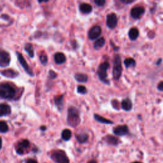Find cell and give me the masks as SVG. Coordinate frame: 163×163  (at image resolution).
I'll return each instance as SVG.
<instances>
[{
  "label": "cell",
  "instance_id": "obj_1",
  "mask_svg": "<svg viewBox=\"0 0 163 163\" xmlns=\"http://www.w3.org/2000/svg\"><path fill=\"white\" fill-rule=\"evenodd\" d=\"M67 122L68 124L73 127H75L80 124V113L78 109L73 106H71L69 108L68 112Z\"/></svg>",
  "mask_w": 163,
  "mask_h": 163
},
{
  "label": "cell",
  "instance_id": "obj_2",
  "mask_svg": "<svg viewBox=\"0 0 163 163\" xmlns=\"http://www.w3.org/2000/svg\"><path fill=\"white\" fill-rule=\"evenodd\" d=\"M15 95V91L12 86L8 84H0V97L4 99H12Z\"/></svg>",
  "mask_w": 163,
  "mask_h": 163
},
{
  "label": "cell",
  "instance_id": "obj_3",
  "mask_svg": "<svg viewBox=\"0 0 163 163\" xmlns=\"http://www.w3.org/2000/svg\"><path fill=\"white\" fill-rule=\"evenodd\" d=\"M109 67V63L108 62H104L100 64L98 70L97 71V74L100 80L106 85H110V82L107 79V71Z\"/></svg>",
  "mask_w": 163,
  "mask_h": 163
},
{
  "label": "cell",
  "instance_id": "obj_4",
  "mask_svg": "<svg viewBox=\"0 0 163 163\" xmlns=\"http://www.w3.org/2000/svg\"><path fill=\"white\" fill-rule=\"evenodd\" d=\"M122 72L121 58L119 55H117L115 58L113 67V77L115 80H118L121 78Z\"/></svg>",
  "mask_w": 163,
  "mask_h": 163
},
{
  "label": "cell",
  "instance_id": "obj_5",
  "mask_svg": "<svg viewBox=\"0 0 163 163\" xmlns=\"http://www.w3.org/2000/svg\"><path fill=\"white\" fill-rule=\"evenodd\" d=\"M51 159L56 163H70L66 153L62 150H56L51 155Z\"/></svg>",
  "mask_w": 163,
  "mask_h": 163
},
{
  "label": "cell",
  "instance_id": "obj_6",
  "mask_svg": "<svg viewBox=\"0 0 163 163\" xmlns=\"http://www.w3.org/2000/svg\"><path fill=\"white\" fill-rule=\"evenodd\" d=\"M17 58H18V60H19L20 64H21V66H23V68H24L25 71L29 76H31V77H33L34 73H33V72H32L31 68L29 67L28 64L27 63L24 58L23 56V55H22V54H20L19 52H17Z\"/></svg>",
  "mask_w": 163,
  "mask_h": 163
},
{
  "label": "cell",
  "instance_id": "obj_7",
  "mask_svg": "<svg viewBox=\"0 0 163 163\" xmlns=\"http://www.w3.org/2000/svg\"><path fill=\"white\" fill-rule=\"evenodd\" d=\"M118 23V19L117 17L115 14L112 13L110 14H108L106 17V26L110 28V29H114Z\"/></svg>",
  "mask_w": 163,
  "mask_h": 163
},
{
  "label": "cell",
  "instance_id": "obj_8",
  "mask_svg": "<svg viewBox=\"0 0 163 163\" xmlns=\"http://www.w3.org/2000/svg\"><path fill=\"white\" fill-rule=\"evenodd\" d=\"M10 62V54L5 51H0V66L6 67Z\"/></svg>",
  "mask_w": 163,
  "mask_h": 163
},
{
  "label": "cell",
  "instance_id": "obj_9",
  "mask_svg": "<svg viewBox=\"0 0 163 163\" xmlns=\"http://www.w3.org/2000/svg\"><path fill=\"white\" fill-rule=\"evenodd\" d=\"M101 28L99 26H93L89 31V38L90 40H94L97 38L101 35Z\"/></svg>",
  "mask_w": 163,
  "mask_h": 163
},
{
  "label": "cell",
  "instance_id": "obj_10",
  "mask_svg": "<svg viewBox=\"0 0 163 163\" xmlns=\"http://www.w3.org/2000/svg\"><path fill=\"white\" fill-rule=\"evenodd\" d=\"M145 8L142 6H136L131 9L130 14L133 19H138L145 13Z\"/></svg>",
  "mask_w": 163,
  "mask_h": 163
},
{
  "label": "cell",
  "instance_id": "obj_11",
  "mask_svg": "<svg viewBox=\"0 0 163 163\" xmlns=\"http://www.w3.org/2000/svg\"><path fill=\"white\" fill-rule=\"evenodd\" d=\"M29 147V142L27 139H23L19 142L16 151L18 154H23L24 151Z\"/></svg>",
  "mask_w": 163,
  "mask_h": 163
},
{
  "label": "cell",
  "instance_id": "obj_12",
  "mask_svg": "<svg viewBox=\"0 0 163 163\" xmlns=\"http://www.w3.org/2000/svg\"><path fill=\"white\" fill-rule=\"evenodd\" d=\"M129 132V129L127 126L122 125L118 126L114 129V133L117 136H122L127 135Z\"/></svg>",
  "mask_w": 163,
  "mask_h": 163
},
{
  "label": "cell",
  "instance_id": "obj_13",
  "mask_svg": "<svg viewBox=\"0 0 163 163\" xmlns=\"http://www.w3.org/2000/svg\"><path fill=\"white\" fill-rule=\"evenodd\" d=\"M66 58L64 54L61 52H57L54 55V61L58 64H62L66 61Z\"/></svg>",
  "mask_w": 163,
  "mask_h": 163
},
{
  "label": "cell",
  "instance_id": "obj_14",
  "mask_svg": "<svg viewBox=\"0 0 163 163\" xmlns=\"http://www.w3.org/2000/svg\"><path fill=\"white\" fill-rule=\"evenodd\" d=\"M11 113L10 106L6 104H0V117L6 116Z\"/></svg>",
  "mask_w": 163,
  "mask_h": 163
},
{
  "label": "cell",
  "instance_id": "obj_15",
  "mask_svg": "<svg viewBox=\"0 0 163 163\" xmlns=\"http://www.w3.org/2000/svg\"><path fill=\"white\" fill-rule=\"evenodd\" d=\"M0 73H1V74L3 76H4V77H7V78H10V79L15 78L19 74L17 72L13 70H11V69L3 70L2 71H0Z\"/></svg>",
  "mask_w": 163,
  "mask_h": 163
},
{
  "label": "cell",
  "instance_id": "obj_16",
  "mask_svg": "<svg viewBox=\"0 0 163 163\" xmlns=\"http://www.w3.org/2000/svg\"><path fill=\"white\" fill-rule=\"evenodd\" d=\"M80 11L85 14H90L92 11V7L91 5L88 3H82L80 4L79 6Z\"/></svg>",
  "mask_w": 163,
  "mask_h": 163
},
{
  "label": "cell",
  "instance_id": "obj_17",
  "mask_svg": "<svg viewBox=\"0 0 163 163\" xmlns=\"http://www.w3.org/2000/svg\"><path fill=\"white\" fill-rule=\"evenodd\" d=\"M122 108L125 111H130L132 109L133 104L129 98H126L122 100L121 103Z\"/></svg>",
  "mask_w": 163,
  "mask_h": 163
},
{
  "label": "cell",
  "instance_id": "obj_18",
  "mask_svg": "<svg viewBox=\"0 0 163 163\" xmlns=\"http://www.w3.org/2000/svg\"><path fill=\"white\" fill-rule=\"evenodd\" d=\"M75 79L80 83H85L88 82V75L84 73H77L75 75Z\"/></svg>",
  "mask_w": 163,
  "mask_h": 163
},
{
  "label": "cell",
  "instance_id": "obj_19",
  "mask_svg": "<svg viewBox=\"0 0 163 163\" xmlns=\"http://www.w3.org/2000/svg\"><path fill=\"white\" fill-rule=\"evenodd\" d=\"M63 97H64V96L61 95L59 96L55 97V98H54L55 105L58 108L59 110H61L63 108Z\"/></svg>",
  "mask_w": 163,
  "mask_h": 163
},
{
  "label": "cell",
  "instance_id": "obj_20",
  "mask_svg": "<svg viewBox=\"0 0 163 163\" xmlns=\"http://www.w3.org/2000/svg\"><path fill=\"white\" fill-rule=\"evenodd\" d=\"M105 139L107 144L111 145H117L118 144V140L117 138L111 136V135H108L105 138Z\"/></svg>",
  "mask_w": 163,
  "mask_h": 163
},
{
  "label": "cell",
  "instance_id": "obj_21",
  "mask_svg": "<svg viewBox=\"0 0 163 163\" xmlns=\"http://www.w3.org/2000/svg\"><path fill=\"white\" fill-rule=\"evenodd\" d=\"M139 36V31L138 29L133 28L129 31V37L131 40H136Z\"/></svg>",
  "mask_w": 163,
  "mask_h": 163
},
{
  "label": "cell",
  "instance_id": "obj_22",
  "mask_svg": "<svg viewBox=\"0 0 163 163\" xmlns=\"http://www.w3.org/2000/svg\"><path fill=\"white\" fill-rule=\"evenodd\" d=\"M24 50L28 53L29 56L31 58H34V56H35L34 49H33V47H32V44H31V43H26L24 46Z\"/></svg>",
  "mask_w": 163,
  "mask_h": 163
},
{
  "label": "cell",
  "instance_id": "obj_23",
  "mask_svg": "<svg viewBox=\"0 0 163 163\" xmlns=\"http://www.w3.org/2000/svg\"><path fill=\"white\" fill-rule=\"evenodd\" d=\"M76 138L80 144H84L89 139V135L87 133H80L79 135H76Z\"/></svg>",
  "mask_w": 163,
  "mask_h": 163
},
{
  "label": "cell",
  "instance_id": "obj_24",
  "mask_svg": "<svg viewBox=\"0 0 163 163\" xmlns=\"http://www.w3.org/2000/svg\"><path fill=\"white\" fill-rule=\"evenodd\" d=\"M105 44V40L104 38H100L97 39L94 44V47L95 49L98 50L104 47Z\"/></svg>",
  "mask_w": 163,
  "mask_h": 163
},
{
  "label": "cell",
  "instance_id": "obj_25",
  "mask_svg": "<svg viewBox=\"0 0 163 163\" xmlns=\"http://www.w3.org/2000/svg\"><path fill=\"white\" fill-rule=\"evenodd\" d=\"M94 118L96 119L97 121H98V122H100L101 123H103V124H112L114 123L112 121L108 120V119H106L105 117H101V116H100L99 115H97V114L94 115Z\"/></svg>",
  "mask_w": 163,
  "mask_h": 163
},
{
  "label": "cell",
  "instance_id": "obj_26",
  "mask_svg": "<svg viewBox=\"0 0 163 163\" xmlns=\"http://www.w3.org/2000/svg\"><path fill=\"white\" fill-rule=\"evenodd\" d=\"M124 65L126 68H129L131 66H135L136 65V61L133 58H127L124 60Z\"/></svg>",
  "mask_w": 163,
  "mask_h": 163
},
{
  "label": "cell",
  "instance_id": "obj_27",
  "mask_svg": "<svg viewBox=\"0 0 163 163\" xmlns=\"http://www.w3.org/2000/svg\"><path fill=\"white\" fill-rule=\"evenodd\" d=\"M71 132L69 129H64L62 132V138L64 141H68L71 138Z\"/></svg>",
  "mask_w": 163,
  "mask_h": 163
},
{
  "label": "cell",
  "instance_id": "obj_28",
  "mask_svg": "<svg viewBox=\"0 0 163 163\" xmlns=\"http://www.w3.org/2000/svg\"><path fill=\"white\" fill-rule=\"evenodd\" d=\"M8 131L7 124L4 121H0V132L6 133Z\"/></svg>",
  "mask_w": 163,
  "mask_h": 163
},
{
  "label": "cell",
  "instance_id": "obj_29",
  "mask_svg": "<svg viewBox=\"0 0 163 163\" xmlns=\"http://www.w3.org/2000/svg\"><path fill=\"white\" fill-rule=\"evenodd\" d=\"M40 62H41V64L43 65H47V62H48V59H47V56L45 55V54H41L40 56Z\"/></svg>",
  "mask_w": 163,
  "mask_h": 163
},
{
  "label": "cell",
  "instance_id": "obj_30",
  "mask_svg": "<svg viewBox=\"0 0 163 163\" xmlns=\"http://www.w3.org/2000/svg\"><path fill=\"white\" fill-rule=\"evenodd\" d=\"M77 92L79 94H85L87 92V89L85 88V87H84L83 85H79V86H78V88H77Z\"/></svg>",
  "mask_w": 163,
  "mask_h": 163
},
{
  "label": "cell",
  "instance_id": "obj_31",
  "mask_svg": "<svg viewBox=\"0 0 163 163\" xmlns=\"http://www.w3.org/2000/svg\"><path fill=\"white\" fill-rule=\"evenodd\" d=\"M95 4L98 6H103L106 3V0H94Z\"/></svg>",
  "mask_w": 163,
  "mask_h": 163
},
{
  "label": "cell",
  "instance_id": "obj_32",
  "mask_svg": "<svg viewBox=\"0 0 163 163\" xmlns=\"http://www.w3.org/2000/svg\"><path fill=\"white\" fill-rule=\"evenodd\" d=\"M49 75H50V78L52 79H55L57 77V74L55 72H54V71H52V70H50L49 71Z\"/></svg>",
  "mask_w": 163,
  "mask_h": 163
},
{
  "label": "cell",
  "instance_id": "obj_33",
  "mask_svg": "<svg viewBox=\"0 0 163 163\" xmlns=\"http://www.w3.org/2000/svg\"><path fill=\"white\" fill-rule=\"evenodd\" d=\"M120 1L122 3L127 5V4H131V3H133L134 2V0H120Z\"/></svg>",
  "mask_w": 163,
  "mask_h": 163
},
{
  "label": "cell",
  "instance_id": "obj_34",
  "mask_svg": "<svg viewBox=\"0 0 163 163\" xmlns=\"http://www.w3.org/2000/svg\"><path fill=\"white\" fill-rule=\"evenodd\" d=\"M157 89L160 91H162L163 90V82H161L160 84H159V85L157 86Z\"/></svg>",
  "mask_w": 163,
  "mask_h": 163
},
{
  "label": "cell",
  "instance_id": "obj_35",
  "mask_svg": "<svg viewBox=\"0 0 163 163\" xmlns=\"http://www.w3.org/2000/svg\"><path fill=\"white\" fill-rule=\"evenodd\" d=\"M26 163H38L37 161H36L34 159H28L26 162Z\"/></svg>",
  "mask_w": 163,
  "mask_h": 163
},
{
  "label": "cell",
  "instance_id": "obj_36",
  "mask_svg": "<svg viewBox=\"0 0 163 163\" xmlns=\"http://www.w3.org/2000/svg\"><path fill=\"white\" fill-rule=\"evenodd\" d=\"M49 0H38L39 3H43V2H47Z\"/></svg>",
  "mask_w": 163,
  "mask_h": 163
},
{
  "label": "cell",
  "instance_id": "obj_37",
  "mask_svg": "<svg viewBox=\"0 0 163 163\" xmlns=\"http://www.w3.org/2000/svg\"><path fill=\"white\" fill-rule=\"evenodd\" d=\"M2 139L1 138H0V149L2 148Z\"/></svg>",
  "mask_w": 163,
  "mask_h": 163
},
{
  "label": "cell",
  "instance_id": "obj_38",
  "mask_svg": "<svg viewBox=\"0 0 163 163\" xmlns=\"http://www.w3.org/2000/svg\"><path fill=\"white\" fill-rule=\"evenodd\" d=\"M88 163H97V162H96V161H94V160H92V161H91L88 162Z\"/></svg>",
  "mask_w": 163,
  "mask_h": 163
},
{
  "label": "cell",
  "instance_id": "obj_39",
  "mask_svg": "<svg viewBox=\"0 0 163 163\" xmlns=\"http://www.w3.org/2000/svg\"><path fill=\"white\" fill-rule=\"evenodd\" d=\"M161 61H162V59H159V62H158V61L157 62V65H159V64H160V63L161 62Z\"/></svg>",
  "mask_w": 163,
  "mask_h": 163
},
{
  "label": "cell",
  "instance_id": "obj_40",
  "mask_svg": "<svg viewBox=\"0 0 163 163\" xmlns=\"http://www.w3.org/2000/svg\"><path fill=\"white\" fill-rule=\"evenodd\" d=\"M41 129H42V130H45L46 129V127H44V126H43V127H41Z\"/></svg>",
  "mask_w": 163,
  "mask_h": 163
},
{
  "label": "cell",
  "instance_id": "obj_41",
  "mask_svg": "<svg viewBox=\"0 0 163 163\" xmlns=\"http://www.w3.org/2000/svg\"><path fill=\"white\" fill-rule=\"evenodd\" d=\"M133 163H142V162H134Z\"/></svg>",
  "mask_w": 163,
  "mask_h": 163
}]
</instances>
